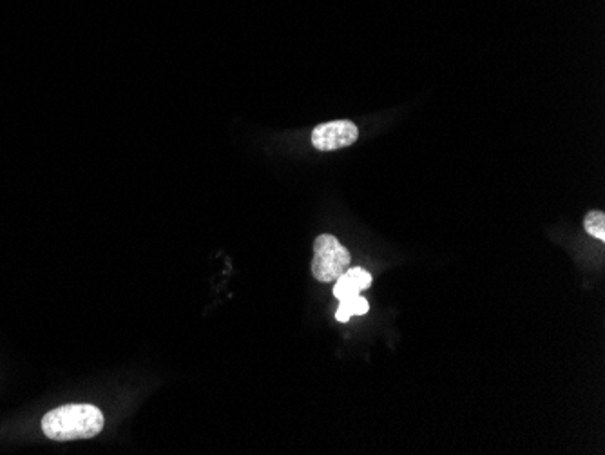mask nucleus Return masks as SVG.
<instances>
[{"label":"nucleus","mask_w":605,"mask_h":455,"mask_svg":"<svg viewBox=\"0 0 605 455\" xmlns=\"http://www.w3.org/2000/svg\"><path fill=\"white\" fill-rule=\"evenodd\" d=\"M584 227L587 234H591L596 240L605 242V214L604 211H591L584 218Z\"/></svg>","instance_id":"423d86ee"},{"label":"nucleus","mask_w":605,"mask_h":455,"mask_svg":"<svg viewBox=\"0 0 605 455\" xmlns=\"http://www.w3.org/2000/svg\"><path fill=\"white\" fill-rule=\"evenodd\" d=\"M350 252L336 236L319 234L314 242L312 274L317 281L334 283L350 267Z\"/></svg>","instance_id":"f03ea898"},{"label":"nucleus","mask_w":605,"mask_h":455,"mask_svg":"<svg viewBox=\"0 0 605 455\" xmlns=\"http://www.w3.org/2000/svg\"><path fill=\"white\" fill-rule=\"evenodd\" d=\"M372 285V274L363 267H348L336 281H334V298L346 300L366 291Z\"/></svg>","instance_id":"20e7f679"},{"label":"nucleus","mask_w":605,"mask_h":455,"mask_svg":"<svg viewBox=\"0 0 605 455\" xmlns=\"http://www.w3.org/2000/svg\"><path fill=\"white\" fill-rule=\"evenodd\" d=\"M368 310H370L368 301L361 294H357V296H352V298L339 301V307L336 310V320L339 323H346V321H350V318H354V316H363Z\"/></svg>","instance_id":"39448f33"},{"label":"nucleus","mask_w":605,"mask_h":455,"mask_svg":"<svg viewBox=\"0 0 605 455\" xmlns=\"http://www.w3.org/2000/svg\"><path fill=\"white\" fill-rule=\"evenodd\" d=\"M359 138V129L350 120H334L321 124L312 131V146L317 151H336L343 147L356 144Z\"/></svg>","instance_id":"7ed1b4c3"},{"label":"nucleus","mask_w":605,"mask_h":455,"mask_svg":"<svg viewBox=\"0 0 605 455\" xmlns=\"http://www.w3.org/2000/svg\"><path fill=\"white\" fill-rule=\"evenodd\" d=\"M104 428V414L93 405H64L42 419L44 436L53 441H75L97 437Z\"/></svg>","instance_id":"f257e3e1"}]
</instances>
